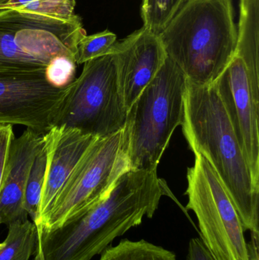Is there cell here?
Listing matches in <instances>:
<instances>
[{
	"label": "cell",
	"instance_id": "cell-1",
	"mask_svg": "<svg viewBox=\"0 0 259 260\" xmlns=\"http://www.w3.org/2000/svg\"><path fill=\"white\" fill-rule=\"evenodd\" d=\"M167 187L157 171L128 169L108 193L80 216L50 230L38 229L45 260H91L114 240L152 218Z\"/></svg>",
	"mask_w": 259,
	"mask_h": 260
},
{
	"label": "cell",
	"instance_id": "cell-2",
	"mask_svg": "<svg viewBox=\"0 0 259 260\" xmlns=\"http://www.w3.org/2000/svg\"><path fill=\"white\" fill-rule=\"evenodd\" d=\"M181 126L192 151L203 155L215 170L245 231L259 234V186L213 84L198 85L187 81Z\"/></svg>",
	"mask_w": 259,
	"mask_h": 260
},
{
	"label": "cell",
	"instance_id": "cell-3",
	"mask_svg": "<svg viewBox=\"0 0 259 260\" xmlns=\"http://www.w3.org/2000/svg\"><path fill=\"white\" fill-rule=\"evenodd\" d=\"M158 37L187 81L212 85L237 50L232 0H185Z\"/></svg>",
	"mask_w": 259,
	"mask_h": 260
},
{
	"label": "cell",
	"instance_id": "cell-4",
	"mask_svg": "<svg viewBox=\"0 0 259 260\" xmlns=\"http://www.w3.org/2000/svg\"><path fill=\"white\" fill-rule=\"evenodd\" d=\"M187 78L167 56L155 79L127 111L124 136L131 169L157 171L182 124Z\"/></svg>",
	"mask_w": 259,
	"mask_h": 260
},
{
	"label": "cell",
	"instance_id": "cell-5",
	"mask_svg": "<svg viewBox=\"0 0 259 260\" xmlns=\"http://www.w3.org/2000/svg\"><path fill=\"white\" fill-rule=\"evenodd\" d=\"M85 35L76 14L65 18L20 9L0 12V71L45 70L56 56L76 62Z\"/></svg>",
	"mask_w": 259,
	"mask_h": 260
},
{
	"label": "cell",
	"instance_id": "cell-6",
	"mask_svg": "<svg viewBox=\"0 0 259 260\" xmlns=\"http://www.w3.org/2000/svg\"><path fill=\"white\" fill-rule=\"evenodd\" d=\"M127 109L119 85L114 53L84 63L79 78L71 84L54 126H65L97 137L123 129Z\"/></svg>",
	"mask_w": 259,
	"mask_h": 260
},
{
	"label": "cell",
	"instance_id": "cell-7",
	"mask_svg": "<svg viewBox=\"0 0 259 260\" xmlns=\"http://www.w3.org/2000/svg\"><path fill=\"white\" fill-rule=\"evenodd\" d=\"M195 156L187 171V209L197 218L201 239L216 260H249L246 231L229 193L210 162Z\"/></svg>",
	"mask_w": 259,
	"mask_h": 260
},
{
	"label": "cell",
	"instance_id": "cell-8",
	"mask_svg": "<svg viewBox=\"0 0 259 260\" xmlns=\"http://www.w3.org/2000/svg\"><path fill=\"white\" fill-rule=\"evenodd\" d=\"M128 169L124 129L97 138L59 191L43 221V230L60 227L85 213L108 193Z\"/></svg>",
	"mask_w": 259,
	"mask_h": 260
},
{
	"label": "cell",
	"instance_id": "cell-9",
	"mask_svg": "<svg viewBox=\"0 0 259 260\" xmlns=\"http://www.w3.org/2000/svg\"><path fill=\"white\" fill-rule=\"evenodd\" d=\"M44 71H0V125H21L41 135L53 127L71 84L55 88Z\"/></svg>",
	"mask_w": 259,
	"mask_h": 260
},
{
	"label": "cell",
	"instance_id": "cell-10",
	"mask_svg": "<svg viewBox=\"0 0 259 260\" xmlns=\"http://www.w3.org/2000/svg\"><path fill=\"white\" fill-rule=\"evenodd\" d=\"M213 85L259 186V67L235 54Z\"/></svg>",
	"mask_w": 259,
	"mask_h": 260
},
{
	"label": "cell",
	"instance_id": "cell-11",
	"mask_svg": "<svg viewBox=\"0 0 259 260\" xmlns=\"http://www.w3.org/2000/svg\"><path fill=\"white\" fill-rule=\"evenodd\" d=\"M113 53L117 59L119 85L128 111L159 73L167 53L158 35L144 27L116 43Z\"/></svg>",
	"mask_w": 259,
	"mask_h": 260
},
{
	"label": "cell",
	"instance_id": "cell-12",
	"mask_svg": "<svg viewBox=\"0 0 259 260\" xmlns=\"http://www.w3.org/2000/svg\"><path fill=\"white\" fill-rule=\"evenodd\" d=\"M97 138L65 126H54L44 135L47 163L39 211L41 228L59 191Z\"/></svg>",
	"mask_w": 259,
	"mask_h": 260
},
{
	"label": "cell",
	"instance_id": "cell-13",
	"mask_svg": "<svg viewBox=\"0 0 259 260\" xmlns=\"http://www.w3.org/2000/svg\"><path fill=\"white\" fill-rule=\"evenodd\" d=\"M44 144V135L27 129L15 138L9 152L7 170L0 192V224L27 219L24 194L29 171Z\"/></svg>",
	"mask_w": 259,
	"mask_h": 260
},
{
	"label": "cell",
	"instance_id": "cell-14",
	"mask_svg": "<svg viewBox=\"0 0 259 260\" xmlns=\"http://www.w3.org/2000/svg\"><path fill=\"white\" fill-rule=\"evenodd\" d=\"M235 54L259 62V0H240Z\"/></svg>",
	"mask_w": 259,
	"mask_h": 260
},
{
	"label": "cell",
	"instance_id": "cell-15",
	"mask_svg": "<svg viewBox=\"0 0 259 260\" xmlns=\"http://www.w3.org/2000/svg\"><path fill=\"white\" fill-rule=\"evenodd\" d=\"M7 238L0 244V260H29L38 244V229L28 219L9 224Z\"/></svg>",
	"mask_w": 259,
	"mask_h": 260
},
{
	"label": "cell",
	"instance_id": "cell-16",
	"mask_svg": "<svg viewBox=\"0 0 259 260\" xmlns=\"http://www.w3.org/2000/svg\"><path fill=\"white\" fill-rule=\"evenodd\" d=\"M99 260H177L176 255L161 246L144 240H122L101 253Z\"/></svg>",
	"mask_w": 259,
	"mask_h": 260
},
{
	"label": "cell",
	"instance_id": "cell-17",
	"mask_svg": "<svg viewBox=\"0 0 259 260\" xmlns=\"http://www.w3.org/2000/svg\"><path fill=\"white\" fill-rule=\"evenodd\" d=\"M47 163V148L44 139V144L35 156L29 171L24 194V209L27 215H30L38 229H42L39 211L45 180Z\"/></svg>",
	"mask_w": 259,
	"mask_h": 260
},
{
	"label": "cell",
	"instance_id": "cell-18",
	"mask_svg": "<svg viewBox=\"0 0 259 260\" xmlns=\"http://www.w3.org/2000/svg\"><path fill=\"white\" fill-rule=\"evenodd\" d=\"M185 0H143L141 16L143 27L159 35Z\"/></svg>",
	"mask_w": 259,
	"mask_h": 260
},
{
	"label": "cell",
	"instance_id": "cell-19",
	"mask_svg": "<svg viewBox=\"0 0 259 260\" xmlns=\"http://www.w3.org/2000/svg\"><path fill=\"white\" fill-rule=\"evenodd\" d=\"M117 35L108 30L85 35L78 44L76 64H84L114 52Z\"/></svg>",
	"mask_w": 259,
	"mask_h": 260
},
{
	"label": "cell",
	"instance_id": "cell-20",
	"mask_svg": "<svg viewBox=\"0 0 259 260\" xmlns=\"http://www.w3.org/2000/svg\"><path fill=\"white\" fill-rule=\"evenodd\" d=\"M76 62L67 56H56L45 69L47 82L57 88H65L76 79Z\"/></svg>",
	"mask_w": 259,
	"mask_h": 260
},
{
	"label": "cell",
	"instance_id": "cell-21",
	"mask_svg": "<svg viewBox=\"0 0 259 260\" xmlns=\"http://www.w3.org/2000/svg\"><path fill=\"white\" fill-rule=\"evenodd\" d=\"M75 7L76 0H35L15 9L28 11L47 16L68 18L76 15Z\"/></svg>",
	"mask_w": 259,
	"mask_h": 260
},
{
	"label": "cell",
	"instance_id": "cell-22",
	"mask_svg": "<svg viewBox=\"0 0 259 260\" xmlns=\"http://www.w3.org/2000/svg\"><path fill=\"white\" fill-rule=\"evenodd\" d=\"M15 138L12 125H0V192L7 170L11 145Z\"/></svg>",
	"mask_w": 259,
	"mask_h": 260
},
{
	"label": "cell",
	"instance_id": "cell-23",
	"mask_svg": "<svg viewBox=\"0 0 259 260\" xmlns=\"http://www.w3.org/2000/svg\"><path fill=\"white\" fill-rule=\"evenodd\" d=\"M186 260H216L210 253L202 240L199 238H193L189 243Z\"/></svg>",
	"mask_w": 259,
	"mask_h": 260
},
{
	"label": "cell",
	"instance_id": "cell-24",
	"mask_svg": "<svg viewBox=\"0 0 259 260\" xmlns=\"http://www.w3.org/2000/svg\"><path fill=\"white\" fill-rule=\"evenodd\" d=\"M250 234V240L248 242L249 260H259V234Z\"/></svg>",
	"mask_w": 259,
	"mask_h": 260
},
{
	"label": "cell",
	"instance_id": "cell-25",
	"mask_svg": "<svg viewBox=\"0 0 259 260\" xmlns=\"http://www.w3.org/2000/svg\"><path fill=\"white\" fill-rule=\"evenodd\" d=\"M33 1H35V0H9L6 3L0 5V12L18 9V8L21 7V6Z\"/></svg>",
	"mask_w": 259,
	"mask_h": 260
},
{
	"label": "cell",
	"instance_id": "cell-26",
	"mask_svg": "<svg viewBox=\"0 0 259 260\" xmlns=\"http://www.w3.org/2000/svg\"><path fill=\"white\" fill-rule=\"evenodd\" d=\"M35 258L33 260H45L44 259V253H43L42 248H41V241L39 238L38 240L36 249H35Z\"/></svg>",
	"mask_w": 259,
	"mask_h": 260
},
{
	"label": "cell",
	"instance_id": "cell-27",
	"mask_svg": "<svg viewBox=\"0 0 259 260\" xmlns=\"http://www.w3.org/2000/svg\"><path fill=\"white\" fill-rule=\"evenodd\" d=\"M9 1V0H0V5L3 4V3H6V2Z\"/></svg>",
	"mask_w": 259,
	"mask_h": 260
}]
</instances>
